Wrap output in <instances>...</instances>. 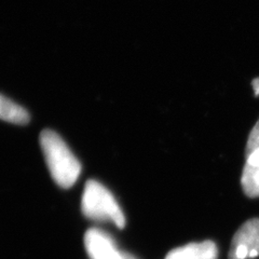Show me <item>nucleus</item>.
Returning <instances> with one entry per match:
<instances>
[{
    "label": "nucleus",
    "mask_w": 259,
    "mask_h": 259,
    "mask_svg": "<svg viewBox=\"0 0 259 259\" xmlns=\"http://www.w3.org/2000/svg\"><path fill=\"white\" fill-rule=\"evenodd\" d=\"M257 149H259V119L257 121V123L255 124V126L253 127L252 132L249 133L247 144H246V151H245L246 157Z\"/></svg>",
    "instance_id": "6e6552de"
},
{
    "label": "nucleus",
    "mask_w": 259,
    "mask_h": 259,
    "mask_svg": "<svg viewBox=\"0 0 259 259\" xmlns=\"http://www.w3.org/2000/svg\"><path fill=\"white\" fill-rule=\"evenodd\" d=\"M253 87H254V90H255V95L258 96L259 95V78H257L253 81Z\"/></svg>",
    "instance_id": "9d476101"
},
{
    "label": "nucleus",
    "mask_w": 259,
    "mask_h": 259,
    "mask_svg": "<svg viewBox=\"0 0 259 259\" xmlns=\"http://www.w3.org/2000/svg\"><path fill=\"white\" fill-rule=\"evenodd\" d=\"M84 245L91 259H118L121 253L109 234L96 228L85 232Z\"/></svg>",
    "instance_id": "20e7f679"
},
{
    "label": "nucleus",
    "mask_w": 259,
    "mask_h": 259,
    "mask_svg": "<svg viewBox=\"0 0 259 259\" xmlns=\"http://www.w3.org/2000/svg\"><path fill=\"white\" fill-rule=\"evenodd\" d=\"M259 256V218L243 224L234 234L229 250V259H246Z\"/></svg>",
    "instance_id": "7ed1b4c3"
},
{
    "label": "nucleus",
    "mask_w": 259,
    "mask_h": 259,
    "mask_svg": "<svg viewBox=\"0 0 259 259\" xmlns=\"http://www.w3.org/2000/svg\"><path fill=\"white\" fill-rule=\"evenodd\" d=\"M0 119L14 124L24 125L29 122V113L19 104L0 94Z\"/></svg>",
    "instance_id": "0eeeda50"
},
{
    "label": "nucleus",
    "mask_w": 259,
    "mask_h": 259,
    "mask_svg": "<svg viewBox=\"0 0 259 259\" xmlns=\"http://www.w3.org/2000/svg\"><path fill=\"white\" fill-rule=\"evenodd\" d=\"M83 215L92 221L112 222L119 229L125 226V217L111 192L97 181H89L81 200Z\"/></svg>",
    "instance_id": "f03ea898"
},
{
    "label": "nucleus",
    "mask_w": 259,
    "mask_h": 259,
    "mask_svg": "<svg viewBox=\"0 0 259 259\" xmlns=\"http://www.w3.org/2000/svg\"><path fill=\"white\" fill-rule=\"evenodd\" d=\"M40 146L49 171L60 187H72L81 173V164L62 137L52 130H45L40 134Z\"/></svg>",
    "instance_id": "f257e3e1"
},
{
    "label": "nucleus",
    "mask_w": 259,
    "mask_h": 259,
    "mask_svg": "<svg viewBox=\"0 0 259 259\" xmlns=\"http://www.w3.org/2000/svg\"><path fill=\"white\" fill-rule=\"evenodd\" d=\"M218 249L213 241L190 243L172 249L165 259H217Z\"/></svg>",
    "instance_id": "39448f33"
},
{
    "label": "nucleus",
    "mask_w": 259,
    "mask_h": 259,
    "mask_svg": "<svg viewBox=\"0 0 259 259\" xmlns=\"http://www.w3.org/2000/svg\"><path fill=\"white\" fill-rule=\"evenodd\" d=\"M241 185L243 191L248 198L259 197V149L246 157Z\"/></svg>",
    "instance_id": "423d86ee"
},
{
    "label": "nucleus",
    "mask_w": 259,
    "mask_h": 259,
    "mask_svg": "<svg viewBox=\"0 0 259 259\" xmlns=\"http://www.w3.org/2000/svg\"><path fill=\"white\" fill-rule=\"evenodd\" d=\"M118 259H137L135 258L133 255L131 254H127V253H124V252H121L120 253V256Z\"/></svg>",
    "instance_id": "1a4fd4ad"
}]
</instances>
